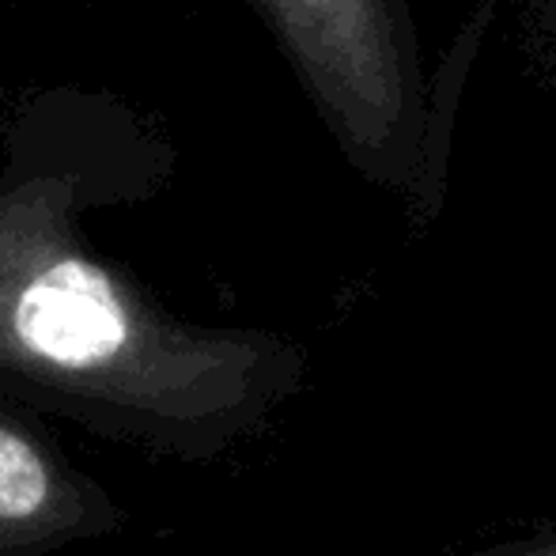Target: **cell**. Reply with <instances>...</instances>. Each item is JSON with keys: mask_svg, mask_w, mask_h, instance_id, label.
<instances>
[{"mask_svg": "<svg viewBox=\"0 0 556 556\" xmlns=\"http://www.w3.org/2000/svg\"><path fill=\"white\" fill-rule=\"evenodd\" d=\"M50 477L35 446L0 428V519H27L42 507Z\"/></svg>", "mask_w": 556, "mask_h": 556, "instance_id": "cell-2", "label": "cell"}, {"mask_svg": "<svg viewBox=\"0 0 556 556\" xmlns=\"http://www.w3.org/2000/svg\"><path fill=\"white\" fill-rule=\"evenodd\" d=\"M341 155L382 186L417 178L432 84L413 0H250Z\"/></svg>", "mask_w": 556, "mask_h": 556, "instance_id": "cell-1", "label": "cell"}]
</instances>
